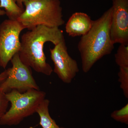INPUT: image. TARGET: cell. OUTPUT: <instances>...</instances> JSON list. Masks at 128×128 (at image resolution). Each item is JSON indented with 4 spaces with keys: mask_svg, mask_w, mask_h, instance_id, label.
Here are the masks:
<instances>
[{
    "mask_svg": "<svg viewBox=\"0 0 128 128\" xmlns=\"http://www.w3.org/2000/svg\"><path fill=\"white\" fill-rule=\"evenodd\" d=\"M26 32L21 37L18 52L22 62L38 73L50 76L53 69L46 62L44 46L48 42L54 46L65 40L63 32L59 28L39 25Z\"/></svg>",
    "mask_w": 128,
    "mask_h": 128,
    "instance_id": "obj_1",
    "label": "cell"
},
{
    "mask_svg": "<svg viewBox=\"0 0 128 128\" xmlns=\"http://www.w3.org/2000/svg\"><path fill=\"white\" fill-rule=\"evenodd\" d=\"M112 7L99 18L93 20L91 28L81 36L78 44L80 56L82 71L89 72L94 64L114 49L110 35Z\"/></svg>",
    "mask_w": 128,
    "mask_h": 128,
    "instance_id": "obj_2",
    "label": "cell"
},
{
    "mask_svg": "<svg viewBox=\"0 0 128 128\" xmlns=\"http://www.w3.org/2000/svg\"><path fill=\"white\" fill-rule=\"evenodd\" d=\"M24 11L17 20L30 30L39 25L59 28L64 25L59 0H24Z\"/></svg>",
    "mask_w": 128,
    "mask_h": 128,
    "instance_id": "obj_3",
    "label": "cell"
},
{
    "mask_svg": "<svg viewBox=\"0 0 128 128\" xmlns=\"http://www.w3.org/2000/svg\"><path fill=\"white\" fill-rule=\"evenodd\" d=\"M11 107L0 118V125L16 126L26 118L36 113V110L46 98L44 92L32 89L24 92L12 90L6 93Z\"/></svg>",
    "mask_w": 128,
    "mask_h": 128,
    "instance_id": "obj_4",
    "label": "cell"
},
{
    "mask_svg": "<svg viewBox=\"0 0 128 128\" xmlns=\"http://www.w3.org/2000/svg\"><path fill=\"white\" fill-rule=\"evenodd\" d=\"M25 28L17 20L6 19L0 24V66L3 68L19 52L20 34Z\"/></svg>",
    "mask_w": 128,
    "mask_h": 128,
    "instance_id": "obj_5",
    "label": "cell"
},
{
    "mask_svg": "<svg viewBox=\"0 0 128 128\" xmlns=\"http://www.w3.org/2000/svg\"><path fill=\"white\" fill-rule=\"evenodd\" d=\"M12 67L8 69L7 78L0 85V88L6 93L12 90L24 92L34 89L40 90L39 86L32 75L31 68L20 60L18 53L10 60Z\"/></svg>",
    "mask_w": 128,
    "mask_h": 128,
    "instance_id": "obj_6",
    "label": "cell"
},
{
    "mask_svg": "<svg viewBox=\"0 0 128 128\" xmlns=\"http://www.w3.org/2000/svg\"><path fill=\"white\" fill-rule=\"evenodd\" d=\"M50 58L54 64L53 72L66 84L72 82L80 71L77 62L69 55L65 41H61L50 49Z\"/></svg>",
    "mask_w": 128,
    "mask_h": 128,
    "instance_id": "obj_7",
    "label": "cell"
},
{
    "mask_svg": "<svg viewBox=\"0 0 128 128\" xmlns=\"http://www.w3.org/2000/svg\"><path fill=\"white\" fill-rule=\"evenodd\" d=\"M110 35L114 44L128 45V0H112Z\"/></svg>",
    "mask_w": 128,
    "mask_h": 128,
    "instance_id": "obj_8",
    "label": "cell"
},
{
    "mask_svg": "<svg viewBox=\"0 0 128 128\" xmlns=\"http://www.w3.org/2000/svg\"><path fill=\"white\" fill-rule=\"evenodd\" d=\"M93 20L87 14L76 12L72 15L66 25V32L72 37L85 35L91 28Z\"/></svg>",
    "mask_w": 128,
    "mask_h": 128,
    "instance_id": "obj_9",
    "label": "cell"
},
{
    "mask_svg": "<svg viewBox=\"0 0 128 128\" xmlns=\"http://www.w3.org/2000/svg\"><path fill=\"white\" fill-rule=\"evenodd\" d=\"M50 103L49 100L45 98L37 108L36 113L39 116L40 126L42 128H66L60 127L50 116L49 110Z\"/></svg>",
    "mask_w": 128,
    "mask_h": 128,
    "instance_id": "obj_10",
    "label": "cell"
},
{
    "mask_svg": "<svg viewBox=\"0 0 128 128\" xmlns=\"http://www.w3.org/2000/svg\"><path fill=\"white\" fill-rule=\"evenodd\" d=\"M4 8L9 19L17 20L23 13L24 8L18 6L16 0H0V9Z\"/></svg>",
    "mask_w": 128,
    "mask_h": 128,
    "instance_id": "obj_11",
    "label": "cell"
},
{
    "mask_svg": "<svg viewBox=\"0 0 128 128\" xmlns=\"http://www.w3.org/2000/svg\"><path fill=\"white\" fill-rule=\"evenodd\" d=\"M114 58L115 62L119 67H128V45L120 44Z\"/></svg>",
    "mask_w": 128,
    "mask_h": 128,
    "instance_id": "obj_12",
    "label": "cell"
},
{
    "mask_svg": "<svg viewBox=\"0 0 128 128\" xmlns=\"http://www.w3.org/2000/svg\"><path fill=\"white\" fill-rule=\"evenodd\" d=\"M118 76L120 88L122 90L124 96L128 98V67H119Z\"/></svg>",
    "mask_w": 128,
    "mask_h": 128,
    "instance_id": "obj_13",
    "label": "cell"
},
{
    "mask_svg": "<svg viewBox=\"0 0 128 128\" xmlns=\"http://www.w3.org/2000/svg\"><path fill=\"white\" fill-rule=\"evenodd\" d=\"M113 119L121 123L128 124V103L119 110H114L111 114Z\"/></svg>",
    "mask_w": 128,
    "mask_h": 128,
    "instance_id": "obj_14",
    "label": "cell"
},
{
    "mask_svg": "<svg viewBox=\"0 0 128 128\" xmlns=\"http://www.w3.org/2000/svg\"><path fill=\"white\" fill-rule=\"evenodd\" d=\"M9 102L6 97V93L0 88V118L7 112Z\"/></svg>",
    "mask_w": 128,
    "mask_h": 128,
    "instance_id": "obj_15",
    "label": "cell"
},
{
    "mask_svg": "<svg viewBox=\"0 0 128 128\" xmlns=\"http://www.w3.org/2000/svg\"><path fill=\"white\" fill-rule=\"evenodd\" d=\"M8 75V69L5 70L4 71L2 72L1 73H0V85L6 79Z\"/></svg>",
    "mask_w": 128,
    "mask_h": 128,
    "instance_id": "obj_16",
    "label": "cell"
},
{
    "mask_svg": "<svg viewBox=\"0 0 128 128\" xmlns=\"http://www.w3.org/2000/svg\"><path fill=\"white\" fill-rule=\"evenodd\" d=\"M16 0L18 6L22 8H23V2L24 0Z\"/></svg>",
    "mask_w": 128,
    "mask_h": 128,
    "instance_id": "obj_17",
    "label": "cell"
},
{
    "mask_svg": "<svg viewBox=\"0 0 128 128\" xmlns=\"http://www.w3.org/2000/svg\"><path fill=\"white\" fill-rule=\"evenodd\" d=\"M6 14V12L4 10L0 9V16H3Z\"/></svg>",
    "mask_w": 128,
    "mask_h": 128,
    "instance_id": "obj_18",
    "label": "cell"
}]
</instances>
